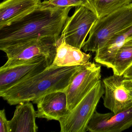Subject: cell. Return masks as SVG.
I'll return each instance as SVG.
<instances>
[{"instance_id":"16","label":"cell","mask_w":132,"mask_h":132,"mask_svg":"<svg viewBox=\"0 0 132 132\" xmlns=\"http://www.w3.org/2000/svg\"><path fill=\"white\" fill-rule=\"evenodd\" d=\"M132 65V39L127 41L119 49L113 61V74L122 76Z\"/></svg>"},{"instance_id":"17","label":"cell","mask_w":132,"mask_h":132,"mask_svg":"<svg viewBox=\"0 0 132 132\" xmlns=\"http://www.w3.org/2000/svg\"><path fill=\"white\" fill-rule=\"evenodd\" d=\"M98 18L103 17L132 3V0H90Z\"/></svg>"},{"instance_id":"8","label":"cell","mask_w":132,"mask_h":132,"mask_svg":"<svg viewBox=\"0 0 132 132\" xmlns=\"http://www.w3.org/2000/svg\"><path fill=\"white\" fill-rule=\"evenodd\" d=\"M101 67L89 61L81 65L67 88L68 106L71 111L101 80Z\"/></svg>"},{"instance_id":"9","label":"cell","mask_w":132,"mask_h":132,"mask_svg":"<svg viewBox=\"0 0 132 132\" xmlns=\"http://www.w3.org/2000/svg\"><path fill=\"white\" fill-rule=\"evenodd\" d=\"M124 79L123 75L113 74L102 80L105 89L103 105L115 114L132 106V98L124 86Z\"/></svg>"},{"instance_id":"7","label":"cell","mask_w":132,"mask_h":132,"mask_svg":"<svg viewBox=\"0 0 132 132\" xmlns=\"http://www.w3.org/2000/svg\"><path fill=\"white\" fill-rule=\"evenodd\" d=\"M59 37L32 39L8 47L2 51L6 53L9 60H26L40 55L44 56L49 67L55 58Z\"/></svg>"},{"instance_id":"6","label":"cell","mask_w":132,"mask_h":132,"mask_svg":"<svg viewBox=\"0 0 132 132\" xmlns=\"http://www.w3.org/2000/svg\"><path fill=\"white\" fill-rule=\"evenodd\" d=\"M97 14L84 6L75 7L74 14L69 16L59 40L81 49L90 30L98 20Z\"/></svg>"},{"instance_id":"4","label":"cell","mask_w":132,"mask_h":132,"mask_svg":"<svg viewBox=\"0 0 132 132\" xmlns=\"http://www.w3.org/2000/svg\"><path fill=\"white\" fill-rule=\"evenodd\" d=\"M104 93L103 82L100 80L74 109L59 120L61 132L87 131V125Z\"/></svg>"},{"instance_id":"19","label":"cell","mask_w":132,"mask_h":132,"mask_svg":"<svg viewBox=\"0 0 132 132\" xmlns=\"http://www.w3.org/2000/svg\"><path fill=\"white\" fill-rule=\"evenodd\" d=\"M0 132H10L9 120L7 119L4 109L0 111Z\"/></svg>"},{"instance_id":"13","label":"cell","mask_w":132,"mask_h":132,"mask_svg":"<svg viewBox=\"0 0 132 132\" xmlns=\"http://www.w3.org/2000/svg\"><path fill=\"white\" fill-rule=\"evenodd\" d=\"M37 111L30 102L21 103L14 111L13 118L9 120L10 132H37Z\"/></svg>"},{"instance_id":"20","label":"cell","mask_w":132,"mask_h":132,"mask_svg":"<svg viewBox=\"0 0 132 132\" xmlns=\"http://www.w3.org/2000/svg\"><path fill=\"white\" fill-rule=\"evenodd\" d=\"M124 79H132V65L123 75Z\"/></svg>"},{"instance_id":"15","label":"cell","mask_w":132,"mask_h":132,"mask_svg":"<svg viewBox=\"0 0 132 132\" xmlns=\"http://www.w3.org/2000/svg\"><path fill=\"white\" fill-rule=\"evenodd\" d=\"M91 57L90 54L82 52L81 49L58 40L57 52L52 64L64 67L82 65L88 62Z\"/></svg>"},{"instance_id":"3","label":"cell","mask_w":132,"mask_h":132,"mask_svg":"<svg viewBox=\"0 0 132 132\" xmlns=\"http://www.w3.org/2000/svg\"><path fill=\"white\" fill-rule=\"evenodd\" d=\"M132 26V3L98 18L82 47L84 52H96L116 35Z\"/></svg>"},{"instance_id":"21","label":"cell","mask_w":132,"mask_h":132,"mask_svg":"<svg viewBox=\"0 0 132 132\" xmlns=\"http://www.w3.org/2000/svg\"><path fill=\"white\" fill-rule=\"evenodd\" d=\"M123 84L125 88H132V79H124Z\"/></svg>"},{"instance_id":"5","label":"cell","mask_w":132,"mask_h":132,"mask_svg":"<svg viewBox=\"0 0 132 132\" xmlns=\"http://www.w3.org/2000/svg\"><path fill=\"white\" fill-rule=\"evenodd\" d=\"M48 67L44 56L26 60H7L0 68V92L34 76Z\"/></svg>"},{"instance_id":"2","label":"cell","mask_w":132,"mask_h":132,"mask_svg":"<svg viewBox=\"0 0 132 132\" xmlns=\"http://www.w3.org/2000/svg\"><path fill=\"white\" fill-rule=\"evenodd\" d=\"M81 65L64 67L52 64L42 71L3 92L0 96L11 105L35 101L46 94L65 92Z\"/></svg>"},{"instance_id":"12","label":"cell","mask_w":132,"mask_h":132,"mask_svg":"<svg viewBox=\"0 0 132 132\" xmlns=\"http://www.w3.org/2000/svg\"><path fill=\"white\" fill-rule=\"evenodd\" d=\"M42 3V0H4L0 4V29L27 16Z\"/></svg>"},{"instance_id":"18","label":"cell","mask_w":132,"mask_h":132,"mask_svg":"<svg viewBox=\"0 0 132 132\" xmlns=\"http://www.w3.org/2000/svg\"><path fill=\"white\" fill-rule=\"evenodd\" d=\"M41 4L46 7L60 8L84 6L96 14L90 0H45L42 2Z\"/></svg>"},{"instance_id":"11","label":"cell","mask_w":132,"mask_h":132,"mask_svg":"<svg viewBox=\"0 0 132 132\" xmlns=\"http://www.w3.org/2000/svg\"><path fill=\"white\" fill-rule=\"evenodd\" d=\"M33 103L37 104V117L59 121L70 112L65 92L57 91L46 94Z\"/></svg>"},{"instance_id":"10","label":"cell","mask_w":132,"mask_h":132,"mask_svg":"<svg viewBox=\"0 0 132 132\" xmlns=\"http://www.w3.org/2000/svg\"><path fill=\"white\" fill-rule=\"evenodd\" d=\"M132 126V106L118 113H100L96 110L87 127L92 132H120Z\"/></svg>"},{"instance_id":"1","label":"cell","mask_w":132,"mask_h":132,"mask_svg":"<svg viewBox=\"0 0 132 132\" xmlns=\"http://www.w3.org/2000/svg\"><path fill=\"white\" fill-rule=\"evenodd\" d=\"M72 7H46L41 4L23 18L0 29V49L29 40L59 37Z\"/></svg>"},{"instance_id":"22","label":"cell","mask_w":132,"mask_h":132,"mask_svg":"<svg viewBox=\"0 0 132 132\" xmlns=\"http://www.w3.org/2000/svg\"><path fill=\"white\" fill-rule=\"evenodd\" d=\"M126 88L127 89L129 94L132 98V88Z\"/></svg>"},{"instance_id":"14","label":"cell","mask_w":132,"mask_h":132,"mask_svg":"<svg viewBox=\"0 0 132 132\" xmlns=\"http://www.w3.org/2000/svg\"><path fill=\"white\" fill-rule=\"evenodd\" d=\"M131 39L132 26L117 34L102 48L96 52L95 61L109 68H112L117 51L125 42Z\"/></svg>"}]
</instances>
